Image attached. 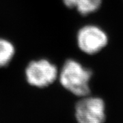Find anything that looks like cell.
Here are the masks:
<instances>
[{"label":"cell","mask_w":123,"mask_h":123,"mask_svg":"<svg viewBox=\"0 0 123 123\" xmlns=\"http://www.w3.org/2000/svg\"><path fill=\"white\" fill-rule=\"evenodd\" d=\"M108 38L105 32L98 27L88 25L81 27L77 34V44L84 53L93 55L105 47Z\"/></svg>","instance_id":"3"},{"label":"cell","mask_w":123,"mask_h":123,"mask_svg":"<svg viewBox=\"0 0 123 123\" xmlns=\"http://www.w3.org/2000/svg\"><path fill=\"white\" fill-rule=\"evenodd\" d=\"M92 75V71L80 62L68 59L59 70L57 79L66 90L75 96L84 97L90 94L89 82Z\"/></svg>","instance_id":"1"},{"label":"cell","mask_w":123,"mask_h":123,"mask_svg":"<svg viewBox=\"0 0 123 123\" xmlns=\"http://www.w3.org/2000/svg\"><path fill=\"white\" fill-rule=\"evenodd\" d=\"M82 0H62L64 5L68 8H77Z\"/></svg>","instance_id":"7"},{"label":"cell","mask_w":123,"mask_h":123,"mask_svg":"<svg viewBox=\"0 0 123 123\" xmlns=\"http://www.w3.org/2000/svg\"><path fill=\"white\" fill-rule=\"evenodd\" d=\"M75 117L78 123H104V101L97 97H82L75 105Z\"/></svg>","instance_id":"4"},{"label":"cell","mask_w":123,"mask_h":123,"mask_svg":"<svg viewBox=\"0 0 123 123\" xmlns=\"http://www.w3.org/2000/svg\"><path fill=\"white\" fill-rule=\"evenodd\" d=\"M101 3L102 0H82L76 10L79 14L87 15L97 10L100 8Z\"/></svg>","instance_id":"6"},{"label":"cell","mask_w":123,"mask_h":123,"mask_svg":"<svg viewBox=\"0 0 123 123\" xmlns=\"http://www.w3.org/2000/svg\"><path fill=\"white\" fill-rule=\"evenodd\" d=\"M16 54V47L8 38L0 37V68L8 66Z\"/></svg>","instance_id":"5"},{"label":"cell","mask_w":123,"mask_h":123,"mask_svg":"<svg viewBox=\"0 0 123 123\" xmlns=\"http://www.w3.org/2000/svg\"><path fill=\"white\" fill-rule=\"evenodd\" d=\"M59 69L47 58H39L28 62L25 68V80L31 86L37 88L48 87L58 78Z\"/></svg>","instance_id":"2"}]
</instances>
